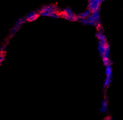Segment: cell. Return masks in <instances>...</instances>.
Returning a JSON list of instances; mask_svg holds the SVG:
<instances>
[{
    "mask_svg": "<svg viewBox=\"0 0 123 120\" xmlns=\"http://www.w3.org/2000/svg\"><path fill=\"white\" fill-rule=\"evenodd\" d=\"M38 13L39 15L49 17L52 19H57L60 17L57 7L53 4L48 5L42 7L39 10Z\"/></svg>",
    "mask_w": 123,
    "mask_h": 120,
    "instance_id": "obj_1",
    "label": "cell"
},
{
    "mask_svg": "<svg viewBox=\"0 0 123 120\" xmlns=\"http://www.w3.org/2000/svg\"><path fill=\"white\" fill-rule=\"evenodd\" d=\"M99 17V11L92 12L87 18L80 21V22L85 25L97 27L98 25L100 24Z\"/></svg>",
    "mask_w": 123,
    "mask_h": 120,
    "instance_id": "obj_2",
    "label": "cell"
},
{
    "mask_svg": "<svg viewBox=\"0 0 123 120\" xmlns=\"http://www.w3.org/2000/svg\"><path fill=\"white\" fill-rule=\"evenodd\" d=\"M60 17L70 21H76L77 20V15L74 14L70 8H66L60 13Z\"/></svg>",
    "mask_w": 123,
    "mask_h": 120,
    "instance_id": "obj_3",
    "label": "cell"
},
{
    "mask_svg": "<svg viewBox=\"0 0 123 120\" xmlns=\"http://www.w3.org/2000/svg\"><path fill=\"white\" fill-rule=\"evenodd\" d=\"M103 0H89L87 4L88 9L92 12L99 11L100 4Z\"/></svg>",
    "mask_w": 123,
    "mask_h": 120,
    "instance_id": "obj_4",
    "label": "cell"
},
{
    "mask_svg": "<svg viewBox=\"0 0 123 120\" xmlns=\"http://www.w3.org/2000/svg\"><path fill=\"white\" fill-rule=\"evenodd\" d=\"M91 13H92V12L88 9L85 11L82 12L80 15L77 16V21L80 22V21H81L82 20H83V19L87 18L88 16L91 14Z\"/></svg>",
    "mask_w": 123,
    "mask_h": 120,
    "instance_id": "obj_5",
    "label": "cell"
},
{
    "mask_svg": "<svg viewBox=\"0 0 123 120\" xmlns=\"http://www.w3.org/2000/svg\"><path fill=\"white\" fill-rule=\"evenodd\" d=\"M39 16V15L38 12H32L27 15V17L26 18V20L30 22L36 20L38 18Z\"/></svg>",
    "mask_w": 123,
    "mask_h": 120,
    "instance_id": "obj_6",
    "label": "cell"
},
{
    "mask_svg": "<svg viewBox=\"0 0 123 120\" xmlns=\"http://www.w3.org/2000/svg\"><path fill=\"white\" fill-rule=\"evenodd\" d=\"M96 37L99 41H107V38L105 36L102 32H98L96 34Z\"/></svg>",
    "mask_w": 123,
    "mask_h": 120,
    "instance_id": "obj_7",
    "label": "cell"
},
{
    "mask_svg": "<svg viewBox=\"0 0 123 120\" xmlns=\"http://www.w3.org/2000/svg\"><path fill=\"white\" fill-rule=\"evenodd\" d=\"M106 1V0H103V1L104 2V1Z\"/></svg>",
    "mask_w": 123,
    "mask_h": 120,
    "instance_id": "obj_8",
    "label": "cell"
}]
</instances>
